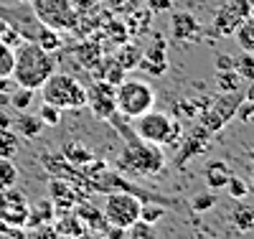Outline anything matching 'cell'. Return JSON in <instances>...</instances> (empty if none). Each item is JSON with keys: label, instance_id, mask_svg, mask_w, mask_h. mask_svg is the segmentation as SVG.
Here are the masks:
<instances>
[{"label": "cell", "instance_id": "603a6c76", "mask_svg": "<svg viewBox=\"0 0 254 239\" xmlns=\"http://www.w3.org/2000/svg\"><path fill=\"white\" fill-rule=\"evenodd\" d=\"M234 38L242 51H254V13L247 15L239 23V28L234 31Z\"/></svg>", "mask_w": 254, "mask_h": 239}, {"label": "cell", "instance_id": "ffe728a7", "mask_svg": "<svg viewBox=\"0 0 254 239\" xmlns=\"http://www.w3.org/2000/svg\"><path fill=\"white\" fill-rule=\"evenodd\" d=\"M61 158H66L71 165H87V163H92V160H94V153H92V150H89L87 145H84V143L71 140V143L64 145Z\"/></svg>", "mask_w": 254, "mask_h": 239}, {"label": "cell", "instance_id": "ee69618b", "mask_svg": "<svg viewBox=\"0 0 254 239\" xmlns=\"http://www.w3.org/2000/svg\"><path fill=\"white\" fill-rule=\"evenodd\" d=\"M242 94H244V99H247V102H254V79L247 84V89H244Z\"/></svg>", "mask_w": 254, "mask_h": 239}, {"label": "cell", "instance_id": "d6986e66", "mask_svg": "<svg viewBox=\"0 0 254 239\" xmlns=\"http://www.w3.org/2000/svg\"><path fill=\"white\" fill-rule=\"evenodd\" d=\"M117 59V64L125 69V72H130V69H137V64H140V56H142V49L135 46V43H120L117 46V54H112Z\"/></svg>", "mask_w": 254, "mask_h": 239}, {"label": "cell", "instance_id": "9a60e30c", "mask_svg": "<svg viewBox=\"0 0 254 239\" xmlns=\"http://www.w3.org/2000/svg\"><path fill=\"white\" fill-rule=\"evenodd\" d=\"M229 176H231V168L224 160H208L206 168H203V181H206V186L211 191L224 188L226 181H229Z\"/></svg>", "mask_w": 254, "mask_h": 239}, {"label": "cell", "instance_id": "4316f807", "mask_svg": "<svg viewBox=\"0 0 254 239\" xmlns=\"http://www.w3.org/2000/svg\"><path fill=\"white\" fill-rule=\"evenodd\" d=\"M231 224L239 232H252L254 229V206H249V204L237 206L234 214H231Z\"/></svg>", "mask_w": 254, "mask_h": 239}, {"label": "cell", "instance_id": "484cf974", "mask_svg": "<svg viewBox=\"0 0 254 239\" xmlns=\"http://www.w3.org/2000/svg\"><path fill=\"white\" fill-rule=\"evenodd\" d=\"M33 97H36V89H28V86H15L10 92V107L15 112H28L31 104H33Z\"/></svg>", "mask_w": 254, "mask_h": 239}, {"label": "cell", "instance_id": "836d02e7", "mask_svg": "<svg viewBox=\"0 0 254 239\" xmlns=\"http://www.w3.org/2000/svg\"><path fill=\"white\" fill-rule=\"evenodd\" d=\"M226 191H229V196H231V199L242 201V199L249 196V183H247L244 178H239V176H234V173H231L229 181H226Z\"/></svg>", "mask_w": 254, "mask_h": 239}, {"label": "cell", "instance_id": "1f68e13d", "mask_svg": "<svg viewBox=\"0 0 254 239\" xmlns=\"http://www.w3.org/2000/svg\"><path fill=\"white\" fill-rule=\"evenodd\" d=\"M104 33H110V41L115 43V46H120V43H125L127 38H130V31H127L125 20H117V18H110V20H107Z\"/></svg>", "mask_w": 254, "mask_h": 239}, {"label": "cell", "instance_id": "30bf717a", "mask_svg": "<svg viewBox=\"0 0 254 239\" xmlns=\"http://www.w3.org/2000/svg\"><path fill=\"white\" fill-rule=\"evenodd\" d=\"M28 219V199L23 191L3 188L0 191V222L5 227H26Z\"/></svg>", "mask_w": 254, "mask_h": 239}, {"label": "cell", "instance_id": "74e56055", "mask_svg": "<svg viewBox=\"0 0 254 239\" xmlns=\"http://www.w3.org/2000/svg\"><path fill=\"white\" fill-rule=\"evenodd\" d=\"M216 204V193L214 191H206V193H198V196H193V201H190V209L193 211H206V209H214Z\"/></svg>", "mask_w": 254, "mask_h": 239}, {"label": "cell", "instance_id": "f35d334b", "mask_svg": "<svg viewBox=\"0 0 254 239\" xmlns=\"http://www.w3.org/2000/svg\"><path fill=\"white\" fill-rule=\"evenodd\" d=\"M234 117H239L242 122H247V125H254V102H242L239 107H237V115Z\"/></svg>", "mask_w": 254, "mask_h": 239}, {"label": "cell", "instance_id": "b9f144b4", "mask_svg": "<svg viewBox=\"0 0 254 239\" xmlns=\"http://www.w3.org/2000/svg\"><path fill=\"white\" fill-rule=\"evenodd\" d=\"M104 239H130V234L122 227H107L104 229Z\"/></svg>", "mask_w": 254, "mask_h": 239}, {"label": "cell", "instance_id": "8fae6325", "mask_svg": "<svg viewBox=\"0 0 254 239\" xmlns=\"http://www.w3.org/2000/svg\"><path fill=\"white\" fill-rule=\"evenodd\" d=\"M87 107L94 112L99 120H110L117 115V104H115V86L107 81L94 79L92 86H87Z\"/></svg>", "mask_w": 254, "mask_h": 239}, {"label": "cell", "instance_id": "277c9868", "mask_svg": "<svg viewBox=\"0 0 254 239\" xmlns=\"http://www.w3.org/2000/svg\"><path fill=\"white\" fill-rule=\"evenodd\" d=\"M115 104H117V115L135 120L142 112L153 110L155 104V89L142 79H122L115 86Z\"/></svg>", "mask_w": 254, "mask_h": 239}, {"label": "cell", "instance_id": "6da1fadb", "mask_svg": "<svg viewBox=\"0 0 254 239\" xmlns=\"http://www.w3.org/2000/svg\"><path fill=\"white\" fill-rule=\"evenodd\" d=\"M56 72L54 56L49 51H44L33 41H20L15 49V64H13V81L18 86H28V89H41L51 74Z\"/></svg>", "mask_w": 254, "mask_h": 239}, {"label": "cell", "instance_id": "e575fe53", "mask_svg": "<svg viewBox=\"0 0 254 239\" xmlns=\"http://www.w3.org/2000/svg\"><path fill=\"white\" fill-rule=\"evenodd\" d=\"M38 117H41V122H44V125L56 127V125H61L64 110H59V107H54V104L44 102V104H41V110H38Z\"/></svg>", "mask_w": 254, "mask_h": 239}, {"label": "cell", "instance_id": "7402d4cb", "mask_svg": "<svg viewBox=\"0 0 254 239\" xmlns=\"http://www.w3.org/2000/svg\"><path fill=\"white\" fill-rule=\"evenodd\" d=\"M54 232H56V237H66V239H74V237L84 234V224L79 222V216H76V214H66V216H61V219L56 222Z\"/></svg>", "mask_w": 254, "mask_h": 239}, {"label": "cell", "instance_id": "d6a6232c", "mask_svg": "<svg viewBox=\"0 0 254 239\" xmlns=\"http://www.w3.org/2000/svg\"><path fill=\"white\" fill-rule=\"evenodd\" d=\"M13 64H15V49L0 41V79L13 74Z\"/></svg>", "mask_w": 254, "mask_h": 239}, {"label": "cell", "instance_id": "7c38bea8", "mask_svg": "<svg viewBox=\"0 0 254 239\" xmlns=\"http://www.w3.org/2000/svg\"><path fill=\"white\" fill-rule=\"evenodd\" d=\"M137 69H142L150 77H163L168 72V56H165V36L163 33H150V41L142 49Z\"/></svg>", "mask_w": 254, "mask_h": 239}, {"label": "cell", "instance_id": "52a82bcc", "mask_svg": "<svg viewBox=\"0 0 254 239\" xmlns=\"http://www.w3.org/2000/svg\"><path fill=\"white\" fill-rule=\"evenodd\" d=\"M140 209H142V201L137 199V193H132V191H110L102 214H104L107 227L127 229L132 222L140 219Z\"/></svg>", "mask_w": 254, "mask_h": 239}, {"label": "cell", "instance_id": "f6af8a7d", "mask_svg": "<svg viewBox=\"0 0 254 239\" xmlns=\"http://www.w3.org/2000/svg\"><path fill=\"white\" fill-rule=\"evenodd\" d=\"M0 127H13V120H10L3 110H0Z\"/></svg>", "mask_w": 254, "mask_h": 239}, {"label": "cell", "instance_id": "4dcf8cb0", "mask_svg": "<svg viewBox=\"0 0 254 239\" xmlns=\"http://www.w3.org/2000/svg\"><path fill=\"white\" fill-rule=\"evenodd\" d=\"M234 72L247 81L254 79V51H242V56L234 59Z\"/></svg>", "mask_w": 254, "mask_h": 239}, {"label": "cell", "instance_id": "5bb4252c", "mask_svg": "<svg viewBox=\"0 0 254 239\" xmlns=\"http://www.w3.org/2000/svg\"><path fill=\"white\" fill-rule=\"evenodd\" d=\"M92 77L94 79H99V81H107V84H112V86H117L122 79H125V69L117 64V59L115 56H99L97 59V64L92 67Z\"/></svg>", "mask_w": 254, "mask_h": 239}, {"label": "cell", "instance_id": "e0dca14e", "mask_svg": "<svg viewBox=\"0 0 254 239\" xmlns=\"http://www.w3.org/2000/svg\"><path fill=\"white\" fill-rule=\"evenodd\" d=\"M13 130L18 135H23L28 140H36L41 135V130H44V122H41L38 115H28V112H20L13 122Z\"/></svg>", "mask_w": 254, "mask_h": 239}, {"label": "cell", "instance_id": "4fadbf2b", "mask_svg": "<svg viewBox=\"0 0 254 239\" xmlns=\"http://www.w3.org/2000/svg\"><path fill=\"white\" fill-rule=\"evenodd\" d=\"M171 33L176 41L181 43H193L201 38V23L196 20L193 13H186V10H176L171 15Z\"/></svg>", "mask_w": 254, "mask_h": 239}, {"label": "cell", "instance_id": "7dc6e473", "mask_svg": "<svg viewBox=\"0 0 254 239\" xmlns=\"http://www.w3.org/2000/svg\"><path fill=\"white\" fill-rule=\"evenodd\" d=\"M8 31V23H5V20L3 18H0V38H3V33Z\"/></svg>", "mask_w": 254, "mask_h": 239}, {"label": "cell", "instance_id": "ab89813d", "mask_svg": "<svg viewBox=\"0 0 254 239\" xmlns=\"http://www.w3.org/2000/svg\"><path fill=\"white\" fill-rule=\"evenodd\" d=\"M214 67H216V72H226V69H234V56H226V54H216V59H214Z\"/></svg>", "mask_w": 254, "mask_h": 239}, {"label": "cell", "instance_id": "bcb514c9", "mask_svg": "<svg viewBox=\"0 0 254 239\" xmlns=\"http://www.w3.org/2000/svg\"><path fill=\"white\" fill-rule=\"evenodd\" d=\"M10 104V92H0V107H8Z\"/></svg>", "mask_w": 254, "mask_h": 239}, {"label": "cell", "instance_id": "3957f363", "mask_svg": "<svg viewBox=\"0 0 254 239\" xmlns=\"http://www.w3.org/2000/svg\"><path fill=\"white\" fill-rule=\"evenodd\" d=\"M41 97H44V102L59 107V110H81L87 104V89L71 74H56L54 72L41 84Z\"/></svg>", "mask_w": 254, "mask_h": 239}, {"label": "cell", "instance_id": "7a4b0ae2", "mask_svg": "<svg viewBox=\"0 0 254 239\" xmlns=\"http://www.w3.org/2000/svg\"><path fill=\"white\" fill-rule=\"evenodd\" d=\"M31 3L38 23L51 26L56 31H76L92 0H31Z\"/></svg>", "mask_w": 254, "mask_h": 239}, {"label": "cell", "instance_id": "cb8c5ba5", "mask_svg": "<svg viewBox=\"0 0 254 239\" xmlns=\"http://www.w3.org/2000/svg\"><path fill=\"white\" fill-rule=\"evenodd\" d=\"M20 148V135L13 127H0V158H13Z\"/></svg>", "mask_w": 254, "mask_h": 239}, {"label": "cell", "instance_id": "681fc988", "mask_svg": "<svg viewBox=\"0 0 254 239\" xmlns=\"http://www.w3.org/2000/svg\"><path fill=\"white\" fill-rule=\"evenodd\" d=\"M74 239H92L89 234H79V237H74Z\"/></svg>", "mask_w": 254, "mask_h": 239}, {"label": "cell", "instance_id": "83f0119b", "mask_svg": "<svg viewBox=\"0 0 254 239\" xmlns=\"http://www.w3.org/2000/svg\"><path fill=\"white\" fill-rule=\"evenodd\" d=\"M242 84H244V79L234 69L216 72V86H219V92H242Z\"/></svg>", "mask_w": 254, "mask_h": 239}, {"label": "cell", "instance_id": "8d00e7d4", "mask_svg": "<svg viewBox=\"0 0 254 239\" xmlns=\"http://www.w3.org/2000/svg\"><path fill=\"white\" fill-rule=\"evenodd\" d=\"M163 216H165V209L160 204H142V209H140V219L147 224H158Z\"/></svg>", "mask_w": 254, "mask_h": 239}, {"label": "cell", "instance_id": "f907efd6", "mask_svg": "<svg viewBox=\"0 0 254 239\" xmlns=\"http://www.w3.org/2000/svg\"><path fill=\"white\" fill-rule=\"evenodd\" d=\"M23 3H28V0H23Z\"/></svg>", "mask_w": 254, "mask_h": 239}, {"label": "cell", "instance_id": "ac0fdd59", "mask_svg": "<svg viewBox=\"0 0 254 239\" xmlns=\"http://www.w3.org/2000/svg\"><path fill=\"white\" fill-rule=\"evenodd\" d=\"M76 216L84 227H89L94 232H104L107 229V222H104V214L99 209H94L92 204H76Z\"/></svg>", "mask_w": 254, "mask_h": 239}, {"label": "cell", "instance_id": "d4e9b609", "mask_svg": "<svg viewBox=\"0 0 254 239\" xmlns=\"http://www.w3.org/2000/svg\"><path fill=\"white\" fill-rule=\"evenodd\" d=\"M150 18H153V13L147 10V8H145V10H135V13L127 15L125 26H127V31H130V36L145 33L147 28H150Z\"/></svg>", "mask_w": 254, "mask_h": 239}, {"label": "cell", "instance_id": "60d3db41", "mask_svg": "<svg viewBox=\"0 0 254 239\" xmlns=\"http://www.w3.org/2000/svg\"><path fill=\"white\" fill-rule=\"evenodd\" d=\"M145 5L150 13H160V10H171L173 0H145Z\"/></svg>", "mask_w": 254, "mask_h": 239}, {"label": "cell", "instance_id": "ba28073f", "mask_svg": "<svg viewBox=\"0 0 254 239\" xmlns=\"http://www.w3.org/2000/svg\"><path fill=\"white\" fill-rule=\"evenodd\" d=\"M242 102H244V94L242 92H221V97L203 112L201 127L206 130V133H216V130H221L229 120H234L237 107Z\"/></svg>", "mask_w": 254, "mask_h": 239}, {"label": "cell", "instance_id": "f1b7e54d", "mask_svg": "<svg viewBox=\"0 0 254 239\" xmlns=\"http://www.w3.org/2000/svg\"><path fill=\"white\" fill-rule=\"evenodd\" d=\"M51 196H54L56 204H64V201H66V206H76L79 204V193L71 186L61 183V181H51Z\"/></svg>", "mask_w": 254, "mask_h": 239}, {"label": "cell", "instance_id": "f546056e", "mask_svg": "<svg viewBox=\"0 0 254 239\" xmlns=\"http://www.w3.org/2000/svg\"><path fill=\"white\" fill-rule=\"evenodd\" d=\"M15 183H18V168L13 158H0V191L13 188Z\"/></svg>", "mask_w": 254, "mask_h": 239}, {"label": "cell", "instance_id": "2e32d148", "mask_svg": "<svg viewBox=\"0 0 254 239\" xmlns=\"http://www.w3.org/2000/svg\"><path fill=\"white\" fill-rule=\"evenodd\" d=\"M56 216V206L51 199H41L36 206H28V219L26 224L28 227H41V224H51Z\"/></svg>", "mask_w": 254, "mask_h": 239}, {"label": "cell", "instance_id": "7bdbcfd3", "mask_svg": "<svg viewBox=\"0 0 254 239\" xmlns=\"http://www.w3.org/2000/svg\"><path fill=\"white\" fill-rule=\"evenodd\" d=\"M3 239H31V237L23 232V227H8Z\"/></svg>", "mask_w": 254, "mask_h": 239}, {"label": "cell", "instance_id": "c3c4849f", "mask_svg": "<svg viewBox=\"0 0 254 239\" xmlns=\"http://www.w3.org/2000/svg\"><path fill=\"white\" fill-rule=\"evenodd\" d=\"M249 191H254V168H252V181H249Z\"/></svg>", "mask_w": 254, "mask_h": 239}, {"label": "cell", "instance_id": "5b68a950", "mask_svg": "<svg viewBox=\"0 0 254 239\" xmlns=\"http://www.w3.org/2000/svg\"><path fill=\"white\" fill-rule=\"evenodd\" d=\"M120 163H122L125 170L135 173V176H155L158 170H163L165 158L158 150V145L145 143L135 135V138H127V145L122 150Z\"/></svg>", "mask_w": 254, "mask_h": 239}, {"label": "cell", "instance_id": "d590c367", "mask_svg": "<svg viewBox=\"0 0 254 239\" xmlns=\"http://www.w3.org/2000/svg\"><path fill=\"white\" fill-rule=\"evenodd\" d=\"M127 234H130V239H155L153 224H147L142 219H137V222H132L130 227H127Z\"/></svg>", "mask_w": 254, "mask_h": 239}, {"label": "cell", "instance_id": "44dd1931", "mask_svg": "<svg viewBox=\"0 0 254 239\" xmlns=\"http://www.w3.org/2000/svg\"><path fill=\"white\" fill-rule=\"evenodd\" d=\"M33 43H38V46L44 49V51L54 54V51H59V49H61V36H59V31H56V28L41 23V26H38V31L33 33Z\"/></svg>", "mask_w": 254, "mask_h": 239}, {"label": "cell", "instance_id": "9c48e42d", "mask_svg": "<svg viewBox=\"0 0 254 239\" xmlns=\"http://www.w3.org/2000/svg\"><path fill=\"white\" fill-rule=\"evenodd\" d=\"M247 15H252V0H226L214 15V31L224 38L234 36V31Z\"/></svg>", "mask_w": 254, "mask_h": 239}, {"label": "cell", "instance_id": "8992f818", "mask_svg": "<svg viewBox=\"0 0 254 239\" xmlns=\"http://www.w3.org/2000/svg\"><path fill=\"white\" fill-rule=\"evenodd\" d=\"M178 122L165 115V112H155V110H147L140 117H135V135L145 143H153V145H171L176 143L178 135Z\"/></svg>", "mask_w": 254, "mask_h": 239}]
</instances>
